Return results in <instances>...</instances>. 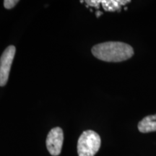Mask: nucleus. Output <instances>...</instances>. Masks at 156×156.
Masks as SVG:
<instances>
[{
	"mask_svg": "<svg viewBox=\"0 0 156 156\" xmlns=\"http://www.w3.org/2000/svg\"><path fill=\"white\" fill-rule=\"evenodd\" d=\"M85 3L90 7H94L96 8H99V5H101V0H90V1H85Z\"/></svg>",
	"mask_w": 156,
	"mask_h": 156,
	"instance_id": "obj_8",
	"label": "nucleus"
},
{
	"mask_svg": "<svg viewBox=\"0 0 156 156\" xmlns=\"http://www.w3.org/2000/svg\"><path fill=\"white\" fill-rule=\"evenodd\" d=\"M63 140V130L60 127H54L48 132L46 143L48 151L51 155L56 156L61 153Z\"/></svg>",
	"mask_w": 156,
	"mask_h": 156,
	"instance_id": "obj_4",
	"label": "nucleus"
},
{
	"mask_svg": "<svg viewBox=\"0 0 156 156\" xmlns=\"http://www.w3.org/2000/svg\"><path fill=\"white\" fill-rule=\"evenodd\" d=\"M138 129L142 133L156 131V114L145 117L138 124Z\"/></svg>",
	"mask_w": 156,
	"mask_h": 156,
	"instance_id": "obj_5",
	"label": "nucleus"
},
{
	"mask_svg": "<svg viewBox=\"0 0 156 156\" xmlns=\"http://www.w3.org/2000/svg\"><path fill=\"white\" fill-rule=\"evenodd\" d=\"M101 140L99 134L93 130L83 132L77 142L79 156H94L101 147Z\"/></svg>",
	"mask_w": 156,
	"mask_h": 156,
	"instance_id": "obj_2",
	"label": "nucleus"
},
{
	"mask_svg": "<svg viewBox=\"0 0 156 156\" xmlns=\"http://www.w3.org/2000/svg\"><path fill=\"white\" fill-rule=\"evenodd\" d=\"M95 57L107 62H120L133 56L134 50L130 45L122 42L109 41L95 45L92 48Z\"/></svg>",
	"mask_w": 156,
	"mask_h": 156,
	"instance_id": "obj_1",
	"label": "nucleus"
},
{
	"mask_svg": "<svg viewBox=\"0 0 156 156\" xmlns=\"http://www.w3.org/2000/svg\"><path fill=\"white\" fill-rule=\"evenodd\" d=\"M16 48L14 46H9L0 58V86H5L8 81L11 66L14 59Z\"/></svg>",
	"mask_w": 156,
	"mask_h": 156,
	"instance_id": "obj_3",
	"label": "nucleus"
},
{
	"mask_svg": "<svg viewBox=\"0 0 156 156\" xmlns=\"http://www.w3.org/2000/svg\"><path fill=\"white\" fill-rule=\"evenodd\" d=\"M130 1L126 0H101L103 8L107 12L120 11L122 6L129 3Z\"/></svg>",
	"mask_w": 156,
	"mask_h": 156,
	"instance_id": "obj_6",
	"label": "nucleus"
},
{
	"mask_svg": "<svg viewBox=\"0 0 156 156\" xmlns=\"http://www.w3.org/2000/svg\"><path fill=\"white\" fill-rule=\"evenodd\" d=\"M102 14H103V13H102V12H100V11H98V12H96V16H97L98 17L99 16H100L101 15H102Z\"/></svg>",
	"mask_w": 156,
	"mask_h": 156,
	"instance_id": "obj_9",
	"label": "nucleus"
},
{
	"mask_svg": "<svg viewBox=\"0 0 156 156\" xmlns=\"http://www.w3.org/2000/svg\"><path fill=\"white\" fill-rule=\"evenodd\" d=\"M18 2L19 1H17V0H16V1L15 0H5V1H4V7L6 9H10L13 8Z\"/></svg>",
	"mask_w": 156,
	"mask_h": 156,
	"instance_id": "obj_7",
	"label": "nucleus"
}]
</instances>
